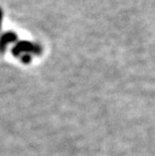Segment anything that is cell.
Listing matches in <instances>:
<instances>
[{"label": "cell", "instance_id": "1", "mask_svg": "<svg viewBox=\"0 0 155 156\" xmlns=\"http://www.w3.org/2000/svg\"><path fill=\"white\" fill-rule=\"evenodd\" d=\"M12 52L14 55H20L22 52H32V54L38 55L41 52V48L29 41H20L13 48Z\"/></svg>", "mask_w": 155, "mask_h": 156}, {"label": "cell", "instance_id": "2", "mask_svg": "<svg viewBox=\"0 0 155 156\" xmlns=\"http://www.w3.org/2000/svg\"><path fill=\"white\" fill-rule=\"evenodd\" d=\"M17 38V35H16L14 32L12 31H9V32H6L2 35V38H1V49L2 51H4V48H5V45L9 44V42H12L16 41Z\"/></svg>", "mask_w": 155, "mask_h": 156}]
</instances>
